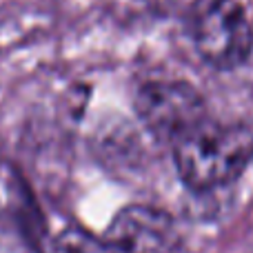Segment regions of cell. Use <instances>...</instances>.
I'll list each match as a JSON object with an SVG mask.
<instances>
[{"mask_svg":"<svg viewBox=\"0 0 253 253\" xmlns=\"http://www.w3.org/2000/svg\"><path fill=\"white\" fill-rule=\"evenodd\" d=\"M105 240L116 253H173L178 233L171 215L162 209L131 205L111 220Z\"/></svg>","mask_w":253,"mask_h":253,"instance_id":"obj_4","label":"cell"},{"mask_svg":"<svg viewBox=\"0 0 253 253\" xmlns=\"http://www.w3.org/2000/svg\"><path fill=\"white\" fill-rule=\"evenodd\" d=\"M191 40L213 69H236L253 49V25L238 0H196L191 7Z\"/></svg>","mask_w":253,"mask_h":253,"instance_id":"obj_2","label":"cell"},{"mask_svg":"<svg viewBox=\"0 0 253 253\" xmlns=\"http://www.w3.org/2000/svg\"><path fill=\"white\" fill-rule=\"evenodd\" d=\"M178 175L191 191H215L236 182L253 162V126L207 120L173 147Z\"/></svg>","mask_w":253,"mask_h":253,"instance_id":"obj_1","label":"cell"},{"mask_svg":"<svg viewBox=\"0 0 253 253\" xmlns=\"http://www.w3.org/2000/svg\"><path fill=\"white\" fill-rule=\"evenodd\" d=\"M51 253H116V249L84 229L67 227L53 238Z\"/></svg>","mask_w":253,"mask_h":253,"instance_id":"obj_5","label":"cell"},{"mask_svg":"<svg viewBox=\"0 0 253 253\" xmlns=\"http://www.w3.org/2000/svg\"><path fill=\"white\" fill-rule=\"evenodd\" d=\"M135 114L151 135L175 144L207 123L205 98L189 83H147L135 93Z\"/></svg>","mask_w":253,"mask_h":253,"instance_id":"obj_3","label":"cell"}]
</instances>
